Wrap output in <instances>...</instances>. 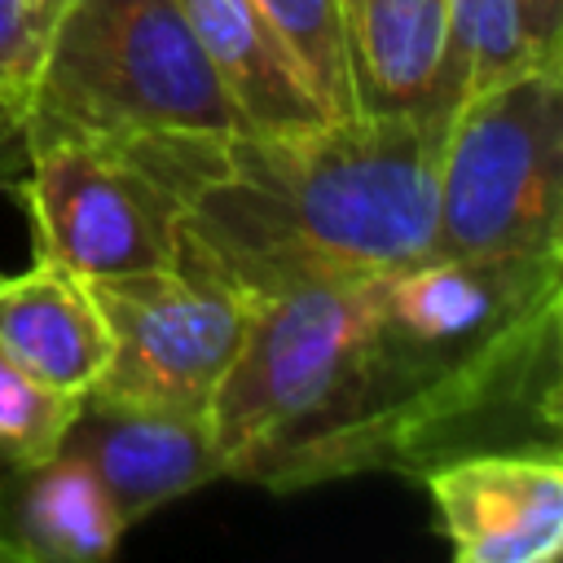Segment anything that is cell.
I'll return each mask as SVG.
<instances>
[{
    "label": "cell",
    "instance_id": "6da1fadb",
    "mask_svg": "<svg viewBox=\"0 0 563 563\" xmlns=\"http://www.w3.org/2000/svg\"><path fill=\"white\" fill-rule=\"evenodd\" d=\"M444 128L352 110L277 132L128 141L180 198V264L260 303L431 255Z\"/></svg>",
    "mask_w": 563,
    "mask_h": 563
},
{
    "label": "cell",
    "instance_id": "7a4b0ae2",
    "mask_svg": "<svg viewBox=\"0 0 563 563\" xmlns=\"http://www.w3.org/2000/svg\"><path fill=\"white\" fill-rule=\"evenodd\" d=\"M559 251L422 255L365 277L339 479L559 444Z\"/></svg>",
    "mask_w": 563,
    "mask_h": 563
},
{
    "label": "cell",
    "instance_id": "3957f363",
    "mask_svg": "<svg viewBox=\"0 0 563 563\" xmlns=\"http://www.w3.org/2000/svg\"><path fill=\"white\" fill-rule=\"evenodd\" d=\"M242 132L176 0H66L40 62L26 132Z\"/></svg>",
    "mask_w": 563,
    "mask_h": 563
},
{
    "label": "cell",
    "instance_id": "277c9868",
    "mask_svg": "<svg viewBox=\"0 0 563 563\" xmlns=\"http://www.w3.org/2000/svg\"><path fill=\"white\" fill-rule=\"evenodd\" d=\"M563 246V66H532L453 106L435 167L431 255Z\"/></svg>",
    "mask_w": 563,
    "mask_h": 563
},
{
    "label": "cell",
    "instance_id": "5b68a950",
    "mask_svg": "<svg viewBox=\"0 0 563 563\" xmlns=\"http://www.w3.org/2000/svg\"><path fill=\"white\" fill-rule=\"evenodd\" d=\"M13 194L35 255L79 277L180 264V198L128 136L26 132V176Z\"/></svg>",
    "mask_w": 563,
    "mask_h": 563
},
{
    "label": "cell",
    "instance_id": "8992f818",
    "mask_svg": "<svg viewBox=\"0 0 563 563\" xmlns=\"http://www.w3.org/2000/svg\"><path fill=\"white\" fill-rule=\"evenodd\" d=\"M84 282L110 330V361L84 400L207 418L255 303L185 264Z\"/></svg>",
    "mask_w": 563,
    "mask_h": 563
},
{
    "label": "cell",
    "instance_id": "52a82bcc",
    "mask_svg": "<svg viewBox=\"0 0 563 563\" xmlns=\"http://www.w3.org/2000/svg\"><path fill=\"white\" fill-rule=\"evenodd\" d=\"M457 563H550L563 550L559 444L471 449L418 471Z\"/></svg>",
    "mask_w": 563,
    "mask_h": 563
},
{
    "label": "cell",
    "instance_id": "ba28073f",
    "mask_svg": "<svg viewBox=\"0 0 563 563\" xmlns=\"http://www.w3.org/2000/svg\"><path fill=\"white\" fill-rule=\"evenodd\" d=\"M57 453L79 457L106 484L128 528L207 479H220L207 418L167 409L84 400Z\"/></svg>",
    "mask_w": 563,
    "mask_h": 563
},
{
    "label": "cell",
    "instance_id": "9c48e42d",
    "mask_svg": "<svg viewBox=\"0 0 563 563\" xmlns=\"http://www.w3.org/2000/svg\"><path fill=\"white\" fill-rule=\"evenodd\" d=\"M343 40L356 114H453L444 0H343Z\"/></svg>",
    "mask_w": 563,
    "mask_h": 563
},
{
    "label": "cell",
    "instance_id": "30bf717a",
    "mask_svg": "<svg viewBox=\"0 0 563 563\" xmlns=\"http://www.w3.org/2000/svg\"><path fill=\"white\" fill-rule=\"evenodd\" d=\"M128 519L106 484L70 453L0 471V559L97 563L119 550Z\"/></svg>",
    "mask_w": 563,
    "mask_h": 563
},
{
    "label": "cell",
    "instance_id": "8fae6325",
    "mask_svg": "<svg viewBox=\"0 0 563 563\" xmlns=\"http://www.w3.org/2000/svg\"><path fill=\"white\" fill-rule=\"evenodd\" d=\"M0 347L40 383L84 400L110 361V330L88 282L35 255L26 273L0 277Z\"/></svg>",
    "mask_w": 563,
    "mask_h": 563
},
{
    "label": "cell",
    "instance_id": "7c38bea8",
    "mask_svg": "<svg viewBox=\"0 0 563 563\" xmlns=\"http://www.w3.org/2000/svg\"><path fill=\"white\" fill-rule=\"evenodd\" d=\"M176 9L251 132L334 119L321 110L317 92L308 88L303 70L264 22L255 0H176Z\"/></svg>",
    "mask_w": 563,
    "mask_h": 563
},
{
    "label": "cell",
    "instance_id": "4fadbf2b",
    "mask_svg": "<svg viewBox=\"0 0 563 563\" xmlns=\"http://www.w3.org/2000/svg\"><path fill=\"white\" fill-rule=\"evenodd\" d=\"M457 101L497 88L532 66H563L537 53L519 0H444Z\"/></svg>",
    "mask_w": 563,
    "mask_h": 563
},
{
    "label": "cell",
    "instance_id": "5bb4252c",
    "mask_svg": "<svg viewBox=\"0 0 563 563\" xmlns=\"http://www.w3.org/2000/svg\"><path fill=\"white\" fill-rule=\"evenodd\" d=\"M264 22L277 31L325 114H352L343 0H255Z\"/></svg>",
    "mask_w": 563,
    "mask_h": 563
},
{
    "label": "cell",
    "instance_id": "9a60e30c",
    "mask_svg": "<svg viewBox=\"0 0 563 563\" xmlns=\"http://www.w3.org/2000/svg\"><path fill=\"white\" fill-rule=\"evenodd\" d=\"M79 405V396L40 383L0 347V466L48 462L62 449Z\"/></svg>",
    "mask_w": 563,
    "mask_h": 563
},
{
    "label": "cell",
    "instance_id": "2e32d148",
    "mask_svg": "<svg viewBox=\"0 0 563 563\" xmlns=\"http://www.w3.org/2000/svg\"><path fill=\"white\" fill-rule=\"evenodd\" d=\"M66 0H0V128L22 132Z\"/></svg>",
    "mask_w": 563,
    "mask_h": 563
},
{
    "label": "cell",
    "instance_id": "e0dca14e",
    "mask_svg": "<svg viewBox=\"0 0 563 563\" xmlns=\"http://www.w3.org/2000/svg\"><path fill=\"white\" fill-rule=\"evenodd\" d=\"M519 4H523V22L537 53L550 62H563V0H519Z\"/></svg>",
    "mask_w": 563,
    "mask_h": 563
}]
</instances>
